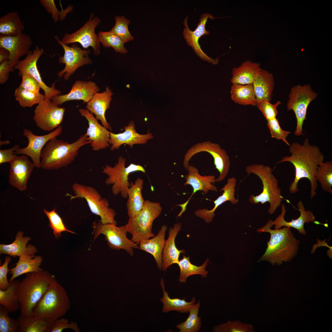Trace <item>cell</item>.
<instances>
[{"instance_id":"cell-55","label":"cell","mask_w":332,"mask_h":332,"mask_svg":"<svg viewBox=\"0 0 332 332\" xmlns=\"http://www.w3.org/2000/svg\"><path fill=\"white\" fill-rule=\"evenodd\" d=\"M20 148L19 144L14 145L9 149L0 150V164L8 162L10 163L17 156L15 151Z\"/></svg>"},{"instance_id":"cell-19","label":"cell","mask_w":332,"mask_h":332,"mask_svg":"<svg viewBox=\"0 0 332 332\" xmlns=\"http://www.w3.org/2000/svg\"><path fill=\"white\" fill-rule=\"evenodd\" d=\"M186 169L188 171V174L185 176L186 181L184 185L185 186L190 185L193 188V191L191 196L187 201L176 205L181 208L180 212L176 216L177 217H180L185 211L189 200L193 195L197 191H202L204 194H207L210 191L218 192L217 187L213 184L215 182L216 179L214 176H201L196 167L189 164L188 165Z\"/></svg>"},{"instance_id":"cell-28","label":"cell","mask_w":332,"mask_h":332,"mask_svg":"<svg viewBox=\"0 0 332 332\" xmlns=\"http://www.w3.org/2000/svg\"><path fill=\"white\" fill-rule=\"evenodd\" d=\"M113 93L109 87L101 93H96L91 100L87 103L86 108L92 114H94L96 118L101 121L103 126L107 129L111 128L107 122L105 116L106 110L110 107Z\"/></svg>"},{"instance_id":"cell-46","label":"cell","mask_w":332,"mask_h":332,"mask_svg":"<svg viewBox=\"0 0 332 332\" xmlns=\"http://www.w3.org/2000/svg\"><path fill=\"white\" fill-rule=\"evenodd\" d=\"M214 332H255L252 325L243 323L239 320L228 321L227 322L214 326Z\"/></svg>"},{"instance_id":"cell-45","label":"cell","mask_w":332,"mask_h":332,"mask_svg":"<svg viewBox=\"0 0 332 332\" xmlns=\"http://www.w3.org/2000/svg\"><path fill=\"white\" fill-rule=\"evenodd\" d=\"M43 211L49 220V225L52 229L56 239L61 236V233L64 231L76 234L67 228L62 219L57 212L56 208L50 211L44 209Z\"/></svg>"},{"instance_id":"cell-51","label":"cell","mask_w":332,"mask_h":332,"mask_svg":"<svg viewBox=\"0 0 332 332\" xmlns=\"http://www.w3.org/2000/svg\"><path fill=\"white\" fill-rule=\"evenodd\" d=\"M281 103L280 101H278L273 104L268 101L264 100L258 103L257 105L267 120H268L276 118L278 114L277 108Z\"/></svg>"},{"instance_id":"cell-26","label":"cell","mask_w":332,"mask_h":332,"mask_svg":"<svg viewBox=\"0 0 332 332\" xmlns=\"http://www.w3.org/2000/svg\"><path fill=\"white\" fill-rule=\"evenodd\" d=\"M236 183L235 178L232 177L228 178L226 184L219 190V191H223V194L214 201L213 208L210 210L204 208L198 209L194 212L195 215L204 219L206 223H209L212 221L215 216V212L219 206L227 201H230L233 205L236 204L238 201L235 197Z\"/></svg>"},{"instance_id":"cell-58","label":"cell","mask_w":332,"mask_h":332,"mask_svg":"<svg viewBox=\"0 0 332 332\" xmlns=\"http://www.w3.org/2000/svg\"><path fill=\"white\" fill-rule=\"evenodd\" d=\"M10 143V141L9 140H6L4 141H0V145H7Z\"/></svg>"},{"instance_id":"cell-6","label":"cell","mask_w":332,"mask_h":332,"mask_svg":"<svg viewBox=\"0 0 332 332\" xmlns=\"http://www.w3.org/2000/svg\"><path fill=\"white\" fill-rule=\"evenodd\" d=\"M245 170L248 174L252 173L257 175L263 185L262 192L256 196L251 194L249 199V202L254 204L269 202L270 207L268 212L273 214L280 206L283 197L278 186V180L273 174L272 169L263 164H254L247 166Z\"/></svg>"},{"instance_id":"cell-5","label":"cell","mask_w":332,"mask_h":332,"mask_svg":"<svg viewBox=\"0 0 332 332\" xmlns=\"http://www.w3.org/2000/svg\"><path fill=\"white\" fill-rule=\"evenodd\" d=\"M70 307L66 290L55 279L35 305L31 314L37 318L53 322L64 316Z\"/></svg>"},{"instance_id":"cell-39","label":"cell","mask_w":332,"mask_h":332,"mask_svg":"<svg viewBox=\"0 0 332 332\" xmlns=\"http://www.w3.org/2000/svg\"><path fill=\"white\" fill-rule=\"evenodd\" d=\"M232 84L231 94L234 101L243 105H257V101L252 84Z\"/></svg>"},{"instance_id":"cell-43","label":"cell","mask_w":332,"mask_h":332,"mask_svg":"<svg viewBox=\"0 0 332 332\" xmlns=\"http://www.w3.org/2000/svg\"><path fill=\"white\" fill-rule=\"evenodd\" d=\"M14 96L21 106L31 107L45 99L44 95L26 90L20 86L14 91Z\"/></svg>"},{"instance_id":"cell-54","label":"cell","mask_w":332,"mask_h":332,"mask_svg":"<svg viewBox=\"0 0 332 332\" xmlns=\"http://www.w3.org/2000/svg\"><path fill=\"white\" fill-rule=\"evenodd\" d=\"M11 261L10 256L5 257L4 263L0 267V289L2 290L6 289L10 285V282L7 279V274L10 271L8 269V265Z\"/></svg>"},{"instance_id":"cell-22","label":"cell","mask_w":332,"mask_h":332,"mask_svg":"<svg viewBox=\"0 0 332 332\" xmlns=\"http://www.w3.org/2000/svg\"><path fill=\"white\" fill-rule=\"evenodd\" d=\"M188 17L184 20V24L185 26L183 34L184 38L188 44L191 46L196 54L201 58L210 62L213 64H217L218 61L217 59H213L208 57L202 50L199 44V39L203 35L209 34V32L206 30L205 25L209 18L212 19L214 17L208 13H205L202 15L200 18V22L196 30L192 31L189 29L188 24Z\"/></svg>"},{"instance_id":"cell-13","label":"cell","mask_w":332,"mask_h":332,"mask_svg":"<svg viewBox=\"0 0 332 332\" xmlns=\"http://www.w3.org/2000/svg\"><path fill=\"white\" fill-rule=\"evenodd\" d=\"M54 38L64 51L63 56L59 58V63L65 64L64 68L57 73L59 77H63L64 80H67L79 67L92 63V61L88 55L90 50L82 49L74 43L71 47L69 46L62 42L58 36L55 35Z\"/></svg>"},{"instance_id":"cell-25","label":"cell","mask_w":332,"mask_h":332,"mask_svg":"<svg viewBox=\"0 0 332 332\" xmlns=\"http://www.w3.org/2000/svg\"><path fill=\"white\" fill-rule=\"evenodd\" d=\"M297 206L298 210L300 212V215L295 219H292L290 221H286L284 219L286 212V207L283 204L281 205V212L276 218L271 221L273 226L275 225V229H279L282 227L294 228L297 229L298 233L303 235H306V232L304 228L305 223L310 222L314 223L315 221V217L313 212L309 210H306L304 204L301 200L298 202Z\"/></svg>"},{"instance_id":"cell-56","label":"cell","mask_w":332,"mask_h":332,"mask_svg":"<svg viewBox=\"0 0 332 332\" xmlns=\"http://www.w3.org/2000/svg\"><path fill=\"white\" fill-rule=\"evenodd\" d=\"M13 72L8 60L3 62L0 64V83L4 84L8 80L10 72Z\"/></svg>"},{"instance_id":"cell-3","label":"cell","mask_w":332,"mask_h":332,"mask_svg":"<svg viewBox=\"0 0 332 332\" xmlns=\"http://www.w3.org/2000/svg\"><path fill=\"white\" fill-rule=\"evenodd\" d=\"M91 143L85 133L71 143L58 140L57 137L53 138L47 142L41 151V168L50 170L65 167L75 160L82 146Z\"/></svg>"},{"instance_id":"cell-15","label":"cell","mask_w":332,"mask_h":332,"mask_svg":"<svg viewBox=\"0 0 332 332\" xmlns=\"http://www.w3.org/2000/svg\"><path fill=\"white\" fill-rule=\"evenodd\" d=\"M94 14H91L89 20L80 29L71 34H65L61 41L65 45L78 42L84 49L91 46L93 49V53L98 55L100 53V42L98 35L95 33L96 28L101 22L97 17H94Z\"/></svg>"},{"instance_id":"cell-53","label":"cell","mask_w":332,"mask_h":332,"mask_svg":"<svg viewBox=\"0 0 332 332\" xmlns=\"http://www.w3.org/2000/svg\"><path fill=\"white\" fill-rule=\"evenodd\" d=\"M21 76L22 81L19 86L30 92L37 93H39L41 86L34 78L27 73H24Z\"/></svg>"},{"instance_id":"cell-32","label":"cell","mask_w":332,"mask_h":332,"mask_svg":"<svg viewBox=\"0 0 332 332\" xmlns=\"http://www.w3.org/2000/svg\"><path fill=\"white\" fill-rule=\"evenodd\" d=\"M131 186L128 190V199L126 207L129 218L134 217L143 208L145 200L143 198L142 190L144 180L137 178L134 183L131 182Z\"/></svg>"},{"instance_id":"cell-2","label":"cell","mask_w":332,"mask_h":332,"mask_svg":"<svg viewBox=\"0 0 332 332\" xmlns=\"http://www.w3.org/2000/svg\"><path fill=\"white\" fill-rule=\"evenodd\" d=\"M271 220H269L264 226L257 230L259 233L269 232L271 235L266 251L258 262L268 261L273 265H279L283 261H290L296 256L300 241L294 237L290 227L271 229L273 226Z\"/></svg>"},{"instance_id":"cell-40","label":"cell","mask_w":332,"mask_h":332,"mask_svg":"<svg viewBox=\"0 0 332 332\" xmlns=\"http://www.w3.org/2000/svg\"><path fill=\"white\" fill-rule=\"evenodd\" d=\"M20 281L15 279L10 282V285L6 290L0 289V304L9 312L20 309V306L16 289Z\"/></svg>"},{"instance_id":"cell-17","label":"cell","mask_w":332,"mask_h":332,"mask_svg":"<svg viewBox=\"0 0 332 332\" xmlns=\"http://www.w3.org/2000/svg\"><path fill=\"white\" fill-rule=\"evenodd\" d=\"M62 128L60 125L50 132L43 135H37L31 131L26 128L23 130V135L28 140L27 146L19 148L15 151V154H22L29 156L32 159L35 167L41 168L40 161L41 151L47 142L52 138L57 137L61 133Z\"/></svg>"},{"instance_id":"cell-34","label":"cell","mask_w":332,"mask_h":332,"mask_svg":"<svg viewBox=\"0 0 332 332\" xmlns=\"http://www.w3.org/2000/svg\"><path fill=\"white\" fill-rule=\"evenodd\" d=\"M25 26L18 13L9 12L0 18V36H14L23 33Z\"/></svg>"},{"instance_id":"cell-36","label":"cell","mask_w":332,"mask_h":332,"mask_svg":"<svg viewBox=\"0 0 332 332\" xmlns=\"http://www.w3.org/2000/svg\"><path fill=\"white\" fill-rule=\"evenodd\" d=\"M17 319L19 322L18 332H50L54 322L37 318L32 314L20 315Z\"/></svg>"},{"instance_id":"cell-29","label":"cell","mask_w":332,"mask_h":332,"mask_svg":"<svg viewBox=\"0 0 332 332\" xmlns=\"http://www.w3.org/2000/svg\"><path fill=\"white\" fill-rule=\"evenodd\" d=\"M182 227L181 223H177L174 224L173 227H170L169 229L168 236L166 240L162 253V270L166 271L170 266L173 264H177L179 261L181 253L184 254L185 251L179 250L175 244V239Z\"/></svg>"},{"instance_id":"cell-21","label":"cell","mask_w":332,"mask_h":332,"mask_svg":"<svg viewBox=\"0 0 332 332\" xmlns=\"http://www.w3.org/2000/svg\"><path fill=\"white\" fill-rule=\"evenodd\" d=\"M9 183L20 191L27 189V183L34 164L25 155L18 156L10 163Z\"/></svg>"},{"instance_id":"cell-4","label":"cell","mask_w":332,"mask_h":332,"mask_svg":"<svg viewBox=\"0 0 332 332\" xmlns=\"http://www.w3.org/2000/svg\"><path fill=\"white\" fill-rule=\"evenodd\" d=\"M55 276L47 271L26 274L18 285L16 292L21 315L31 314L33 308L48 290Z\"/></svg>"},{"instance_id":"cell-52","label":"cell","mask_w":332,"mask_h":332,"mask_svg":"<svg viewBox=\"0 0 332 332\" xmlns=\"http://www.w3.org/2000/svg\"><path fill=\"white\" fill-rule=\"evenodd\" d=\"M67 328L71 329L76 332H80L77 322L73 321L69 322L67 319L62 318L54 321L50 332H61L63 330Z\"/></svg>"},{"instance_id":"cell-44","label":"cell","mask_w":332,"mask_h":332,"mask_svg":"<svg viewBox=\"0 0 332 332\" xmlns=\"http://www.w3.org/2000/svg\"><path fill=\"white\" fill-rule=\"evenodd\" d=\"M98 36L100 43L106 48L112 47L117 53L125 54L128 52L124 46V43L111 30L101 31Z\"/></svg>"},{"instance_id":"cell-11","label":"cell","mask_w":332,"mask_h":332,"mask_svg":"<svg viewBox=\"0 0 332 332\" xmlns=\"http://www.w3.org/2000/svg\"><path fill=\"white\" fill-rule=\"evenodd\" d=\"M93 241L101 234L105 235L109 247L112 249L125 250L130 255L134 254L133 249L138 248L137 244L127 236L126 225L117 227L113 223L103 224L100 220L96 221L92 224Z\"/></svg>"},{"instance_id":"cell-30","label":"cell","mask_w":332,"mask_h":332,"mask_svg":"<svg viewBox=\"0 0 332 332\" xmlns=\"http://www.w3.org/2000/svg\"><path fill=\"white\" fill-rule=\"evenodd\" d=\"M168 227L163 225L157 235L152 239L142 241L138 249L151 254L154 258L158 269L162 268V253L165 244V235Z\"/></svg>"},{"instance_id":"cell-33","label":"cell","mask_w":332,"mask_h":332,"mask_svg":"<svg viewBox=\"0 0 332 332\" xmlns=\"http://www.w3.org/2000/svg\"><path fill=\"white\" fill-rule=\"evenodd\" d=\"M262 70L259 64L246 61L239 67L233 69L231 82L232 84H252L255 77Z\"/></svg>"},{"instance_id":"cell-37","label":"cell","mask_w":332,"mask_h":332,"mask_svg":"<svg viewBox=\"0 0 332 332\" xmlns=\"http://www.w3.org/2000/svg\"><path fill=\"white\" fill-rule=\"evenodd\" d=\"M43 259L41 256H35L34 258L19 259L15 264L16 266L10 269V274L12 276L9 280L10 282L17 277L24 274L32 272H38L43 271L40 266Z\"/></svg>"},{"instance_id":"cell-23","label":"cell","mask_w":332,"mask_h":332,"mask_svg":"<svg viewBox=\"0 0 332 332\" xmlns=\"http://www.w3.org/2000/svg\"><path fill=\"white\" fill-rule=\"evenodd\" d=\"M99 91L98 87L92 81L77 80L69 93L55 96L50 100L58 106L72 100H81L87 103L91 100L94 94Z\"/></svg>"},{"instance_id":"cell-31","label":"cell","mask_w":332,"mask_h":332,"mask_svg":"<svg viewBox=\"0 0 332 332\" xmlns=\"http://www.w3.org/2000/svg\"><path fill=\"white\" fill-rule=\"evenodd\" d=\"M252 84L257 103L264 100L271 101L275 84L272 73L262 69Z\"/></svg>"},{"instance_id":"cell-42","label":"cell","mask_w":332,"mask_h":332,"mask_svg":"<svg viewBox=\"0 0 332 332\" xmlns=\"http://www.w3.org/2000/svg\"><path fill=\"white\" fill-rule=\"evenodd\" d=\"M316 179L325 192L332 193V162L323 161L318 166L316 173Z\"/></svg>"},{"instance_id":"cell-10","label":"cell","mask_w":332,"mask_h":332,"mask_svg":"<svg viewBox=\"0 0 332 332\" xmlns=\"http://www.w3.org/2000/svg\"><path fill=\"white\" fill-rule=\"evenodd\" d=\"M317 96V93L312 90L309 84L298 85L291 88L287 105V110H293L295 116L297 123L295 135H305L302 132V126L306 119L307 108Z\"/></svg>"},{"instance_id":"cell-16","label":"cell","mask_w":332,"mask_h":332,"mask_svg":"<svg viewBox=\"0 0 332 332\" xmlns=\"http://www.w3.org/2000/svg\"><path fill=\"white\" fill-rule=\"evenodd\" d=\"M44 52L43 48L36 46L33 51L30 50L24 59L19 61L15 67L14 69L19 71V76H21L24 73H27L33 77L38 82L41 88L44 91L45 99H51L52 97L59 95L61 91L55 88V83L52 84L51 87H49L44 83L42 78L37 64L38 59Z\"/></svg>"},{"instance_id":"cell-20","label":"cell","mask_w":332,"mask_h":332,"mask_svg":"<svg viewBox=\"0 0 332 332\" xmlns=\"http://www.w3.org/2000/svg\"><path fill=\"white\" fill-rule=\"evenodd\" d=\"M79 112L88 122L89 127L85 134L91 142L90 145L93 150L98 151L109 147L110 132L100 124L96 118L87 109H80Z\"/></svg>"},{"instance_id":"cell-18","label":"cell","mask_w":332,"mask_h":332,"mask_svg":"<svg viewBox=\"0 0 332 332\" xmlns=\"http://www.w3.org/2000/svg\"><path fill=\"white\" fill-rule=\"evenodd\" d=\"M32 43L30 36L24 32L14 36H0V47L9 51L8 61L13 72L20 57L28 54Z\"/></svg>"},{"instance_id":"cell-50","label":"cell","mask_w":332,"mask_h":332,"mask_svg":"<svg viewBox=\"0 0 332 332\" xmlns=\"http://www.w3.org/2000/svg\"><path fill=\"white\" fill-rule=\"evenodd\" d=\"M267 124L269 129L272 138L282 140L287 145L289 146L290 144L287 141V138L290 132L284 130L280 127L278 119L276 118L267 120Z\"/></svg>"},{"instance_id":"cell-1","label":"cell","mask_w":332,"mask_h":332,"mask_svg":"<svg viewBox=\"0 0 332 332\" xmlns=\"http://www.w3.org/2000/svg\"><path fill=\"white\" fill-rule=\"evenodd\" d=\"M289 150L291 155L283 157L276 164L289 162L294 165L295 178L289 188L291 193H295L298 190V184L301 179H308L310 184V197L312 199L316 194L318 186L315 177L316 171L319 165L323 161L324 155L318 147L310 144L308 139H305L302 144L298 142H293L290 144Z\"/></svg>"},{"instance_id":"cell-35","label":"cell","mask_w":332,"mask_h":332,"mask_svg":"<svg viewBox=\"0 0 332 332\" xmlns=\"http://www.w3.org/2000/svg\"><path fill=\"white\" fill-rule=\"evenodd\" d=\"M160 284L163 292V296L160 298V301L163 304V312L176 311L181 313H188L195 304L196 299L195 297H193L189 302L186 301L185 298L181 299L170 298L165 290L164 281L162 278L161 279Z\"/></svg>"},{"instance_id":"cell-41","label":"cell","mask_w":332,"mask_h":332,"mask_svg":"<svg viewBox=\"0 0 332 332\" xmlns=\"http://www.w3.org/2000/svg\"><path fill=\"white\" fill-rule=\"evenodd\" d=\"M200 305V301H199L190 310L189 316L186 320L176 325V327L180 330V332L199 331L201 326V318L198 315Z\"/></svg>"},{"instance_id":"cell-47","label":"cell","mask_w":332,"mask_h":332,"mask_svg":"<svg viewBox=\"0 0 332 332\" xmlns=\"http://www.w3.org/2000/svg\"><path fill=\"white\" fill-rule=\"evenodd\" d=\"M115 19V24L111 31L124 43L133 40L134 38L129 32L128 28L130 21L123 16H116Z\"/></svg>"},{"instance_id":"cell-9","label":"cell","mask_w":332,"mask_h":332,"mask_svg":"<svg viewBox=\"0 0 332 332\" xmlns=\"http://www.w3.org/2000/svg\"><path fill=\"white\" fill-rule=\"evenodd\" d=\"M126 159L122 156L118 158V162L112 167L106 165L103 167L102 172L108 176L105 183L107 185H112V191L113 194L117 195L120 193L122 197L128 198V190L131 186L128 181V176L132 172L141 171L145 173L144 168L140 164H130L125 167Z\"/></svg>"},{"instance_id":"cell-12","label":"cell","mask_w":332,"mask_h":332,"mask_svg":"<svg viewBox=\"0 0 332 332\" xmlns=\"http://www.w3.org/2000/svg\"><path fill=\"white\" fill-rule=\"evenodd\" d=\"M210 153L214 159L215 168L219 172L215 182H220L227 176L230 165L229 157L225 150L219 144L209 141L199 142L190 148L184 155L183 162L184 167L186 169L191 159L196 154L202 152Z\"/></svg>"},{"instance_id":"cell-14","label":"cell","mask_w":332,"mask_h":332,"mask_svg":"<svg viewBox=\"0 0 332 332\" xmlns=\"http://www.w3.org/2000/svg\"><path fill=\"white\" fill-rule=\"evenodd\" d=\"M65 111V108L59 107L50 99H45L35 108L33 119L40 129L50 132L61 125Z\"/></svg>"},{"instance_id":"cell-27","label":"cell","mask_w":332,"mask_h":332,"mask_svg":"<svg viewBox=\"0 0 332 332\" xmlns=\"http://www.w3.org/2000/svg\"><path fill=\"white\" fill-rule=\"evenodd\" d=\"M23 235L24 232L19 231L12 243L0 244V254H6L13 257L18 256L19 259L34 258L35 253L37 251V249L32 244L27 245L31 238L29 236H23Z\"/></svg>"},{"instance_id":"cell-49","label":"cell","mask_w":332,"mask_h":332,"mask_svg":"<svg viewBox=\"0 0 332 332\" xmlns=\"http://www.w3.org/2000/svg\"><path fill=\"white\" fill-rule=\"evenodd\" d=\"M40 3L46 11L50 14L55 23L59 19L61 21L64 20L67 14L72 11V7L69 6L66 9H62L61 12L57 9L53 0H41Z\"/></svg>"},{"instance_id":"cell-57","label":"cell","mask_w":332,"mask_h":332,"mask_svg":"<svg viewBox=\"0 0 332 332\" xmlns=\"http://www.w3.org/2000/svg\"><path fill=\"white\" fill-rule=\"evenodd\" d=\"M10 57L9 51L4 48L0 47V64L5 61L9 60Z\"/></svg>"},{"instance_id":"cell-24","label":"cell","mask_w":332,"mask_h":332,"mask_svg":"<svg viewBox=\"0 0 332 332\" xmlns=\"http://www.w3.org/2000/svg\"><path fill=\"white\" fill-rule=\"evenodd\" d=\"M124 131L122 133L115 134L110 132L109 143L111 145L112 151L117 150L120 146L126 144L132 148L135 144H144L154 137L152 134L148 132L147 134H141L136 131L133 121H131L128 125L124 127Z\"/></svg>"},{"instance_id":"cell-8","label":"cell","mask_w":332,"mask_h":332,"mask_svg":"<svg viewBox=\"0 0 332 332\" xmlns=\"http://www.w3.org/2000/svg\"><path fill=\"white\" fill-rule=\"evenodd\" d=\"M72 188L75 195L66 194L70 197V200L77 198L85 199L91 212L100 216L103 224L110 223L117 225L114 219L116 211L109 207L108 200L102 198L95 188L77 182L73 185Z\"/></svg>"},{"instance_id":"cell-38","label":"cell","mask_w":332,"mask_h":332,"mask_svg":"<svg viewBox=\"0 0 332 332\" xmlns=\"http://www.w3.org/2000/svg\"><path fill=\"white\" fill-rule=\"evenodd\" d=\"M209 262L207 258L201 265L198 266L192 263L190 260V257L183 255L182 259L177 263L180 269V275L179 277V282L185 283L188 277L193 275H200L203 278L207 276L208 271L206 268Z\"/></svg>"},{"instance_id":"cell-48","label":"cell","mask_w":332,"mask_h":332,"mask_svg":"<svg viewBox=\"0 0 332 332\" xmlns=\"http://www.w3.org/2000/svg\"><path fill=\"white\" fill-rule=\"evenodd\" d=\"M8 311L0 305V332H18L19 322L10 317Z\"/></svg>"},{"instance_id":"cell-7","label":"cell","mask_w":332,"mask_h":332,"mask_svg":"<svg viewBox=\"0 0 332 332\" xmlns=\"http://www.w3.org/2000/svg\"><path fill=\"white\" fill-rule=\"evenodd\" d=\"M162 210L159 203L146 200L142 210L134 217L129 218L126 225L133 242L139 244L142 241L155 236L152 231V224Z\"/></svg>"}]
</instances>
